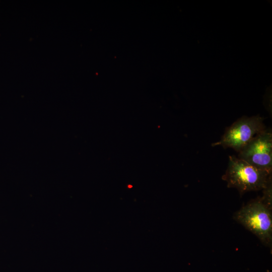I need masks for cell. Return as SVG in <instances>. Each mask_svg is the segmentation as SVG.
Segmentation results:
<instances>
[{"label": "cell", "instance_id": "6da1fadb", "mask_svg": "<svg viewBox=\"0 0 272 272\" xmlns=\"http://www.w3.org/2000/svg\"><path fill=\"white\" fill-rule=\"evenodd\" d=\"M227 186L241 194L265 188L271 183V173L260 169L233 156H229L227 169L222 176Z\"/></svg>", "mask_w": 272, "mask_h": 272}, {"label": "cell", "instance_id": "7a4b0ae2", "mask_svg": "<svg viewBox=\"0 0 272 272\" xmlns=\"http://www.w3.org/2000/svg\"><path fill=\"white\" fill-rule=\"evenodd\" d=\"M272 207L261 197L243 206L234 216V219L254 234L265 246L272 245Z\"/></svg>", "mask_w": 272, "mask_h": 272}, {"label": "cell", "instance_id": "3957f363", "mask_svg": "<svg viewBox=\"0 0 272 272\" xmlns=\"http://www.w3.org/2000/svg\"><path fill=\"white\" fill-rule=\"evenodd\" d=\"M265 130L263 119L259 116H244L228 127L221 139L212 146L231 148L239 153L256 135Z\"/></svg>", "mask_w": 272, "mask_h": 272}, {"label": "cell", "instance_id": "277c9868", "mask_svg": "<svg viewBox=\"0 0 272 272\" xmlns=\"http://www.w3.org/2000/svg\"><path fill=\"white\" fill-rule=\"evenodd\" d=\"M238 158L271 173L272 134L266 130L256 135L239 152Z\"/></svg>", "mask_w": 272, "mask_h": 272}, {"label": "cell", "instance_id": "5b68a950", "mask_svg": "<svg viewBox=\"0 0 272 272\" xmlns=\"http://www.w3.org/2000/svg\"><path fill=\"white\" fill-rule=\"evenodd\" d=\"M267 272H270L269 271H267Z\"/></svg>", "mask_w": 272, "mask_h": 272}]
</instances>
